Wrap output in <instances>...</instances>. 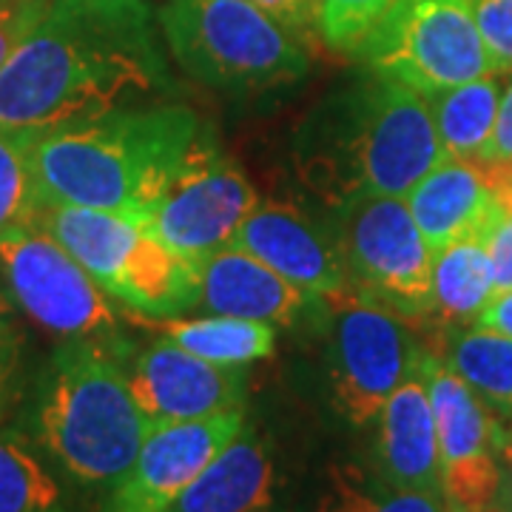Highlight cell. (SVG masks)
<instances>
[{
	"mask_svg": "<svg viewBox=\"0 0 512 512\" xmlns=\"http://www.w3.org/2000/svg\"><path fill=\"white\" fill-rule=\"evenodd\" d=\"M274 504V461L248 424L225 444L168 512H268Z\"/></svg>",
	"mask_w": 512,
	"mask_h": 512,
	"instance_id": "cell-19",
	"label": "cell"
},
{
	"mask_svg": "<svg viewBox=\"0 0 512 512\" xmlns=\"http://www.w3.org/2000/svg\"><path fill=\"white\" fill-rule=\"evenodd\" d=\"M484 245L493 265V296L512 291V214L498 211V217L484 231Z\"/></svg>",
	"mask_w": 512,
	"mask_h": 512,
	"instance_id": "cell-30",
	"label": "cell"
},
{
	"mask_svg": "<svg viewBox=\"0 0 512 512\" xmlns=\"http://www.w3.org/2000/svg\"><path fill=\"white\" fill-rule=\"evenodd\" d=\"M476 325L512 336V291L490 296V302L484 305V311L476 316Z\"/></svg>",
	"mask_w": 512,
	"mask_h": 512,
	"instance_id": "cell-35",
	"label": "cell"
},
{
	"mask_svg": "<svg viewBox=\"0 0 512 512\" xmlns=\"http://www.w3.org/2000/svg\"><path fill=\"white\" fill-rule=\"evenodd\" d=\"M168 86L146 0H52L0 72V131L35 140Z\"/></svg>",
	"mask_w": 512,
	"mask_h": 512,
	"instance_id": "cell-1",
	"label": "cell"
},
{
	"mask_svg": "<svg viewBox=\"0 0 512 512\" xmlns=\"http://www.w3.org/2000/svg\"><path fill=\"white\" fill-rule=\"evenodd\" d=\"M35 441L83 487L126 473L154 430L128 384V353L114 339H66L35 387Z\"/></svg>",
	"mask_w": 512,
	"mask_h": 512,
	"instance_id": "cell-3",
	"label": "cell"
},
{
	"mask_svg": "<svg viewBox=\"0 0 512 512\" xmlns=\"http://www.w3.org/2000/svg\"><path fill=\"white\" fill-rule=\"evenodd\" d=\"M478 160L481 163H504V160H512V80L510 86L504 89V94H501L490 143L484 146Z\"/></svg>",
	"mask_w": 512,
	"mask_h": 512,
	"instance_id": "cell-32",
	"label": "cell"
},
{
	"mask_svg": "<svg viewBox=\"0 0 512 512\" xmlns=\"http://www.w3.org/2000/svg\"><path fill=\"white\" fill-rule=\"evenodd\" d=\"M52 0H0V72Z\"/></svg>",
	"mask_w": 512,
	"mask_h": 512,
	"instance_id": "cell-29",
	"label": "cell"
},
{
	"mask_svg": "<svg viewBox=\"0 0 512 512\" xmlns=\"http://www.w3.org/2000/svg\"><path fill=\"white\" fill-rule=\"evenodd\" d=\"M495 72H512V0H470Z\"/></svg>",
	"mask_w": 512,
	"mask_h": 512,
	"instance_id": "cell-28",
	"label": "cell"
},
{
	"mask_svg": "<svg viewBox=\"0 0 512 512\" xmlns=\"http://www.w3.org/2000/svg\"><path fill=\"white\" fill-rule=\"evenodd\" d=\"M404 200L433 254L458 239L484 237L501 211L481 165L458 157L424 174Z\"/></svg>",
	"mask_w": 512,
	"mask_h": 512,
	"instance_id": "cell-18",
	"label": "cell"
},
{
	"mask_svg": "<svg viewBox=\"0 0 512 512\" xmlns=\"http://www.w3.org/2000/svg\"><path fill=\"white\" fill-rule=\"evenodd\" d=\"M404 0H316V29L333 52L362 55L365 43Z\"/></svg>",
	"mask_w": 512,
	"mask_h": 512,
	"instance_id": "cell-25",
	"label": "cell"
},
{
	"mask_svg": "<svg viewBox=\"0 0 512 512\" xmlns=\"http://www.w3.org/2000/svg\"><path fill=\"white\" fill-rule=\"evenodd\" d=\"M501 493L495 501V512H512V427H507L504 441H501Z\"/></svg>",
	"mask_w": 512,
	"mask_h": 512,
	"instance_id": "cell-36",
	"label": "cell"
},
{
	"mask_svg": "<svg viewBox=\"0 0 512 512\" xmlns=\"http://www.w3.org/2000/svg\"><path fill=\"white\" fill-rule=\"evenodd\" d=\"M94 276V282L137 313L174 319L200 296L197 265L165 245L143 220L114 211L40 202L32 217Z\"/></svg>",
	"mask_w": 512,
	"mask_h": 512,
	"instance_id": "cell-4",
	"label": "cell"
},
{
	"mask_svg": "<svg viewBox=\"0 0 512 512\" xmlns=\"http://www.w3.org/2000/svg\"><path fill=\"white\" fill-rule=\"evenodd\" d=\"M0 282L15 308L57 339H114L111 296L35 222L0 234Z\"/></svg>",
	"mask_w": 512,
	"mask_h": 512,
	"instance_id": "cell-9",
	"label": "cell"
},
{
	"mask_svg": "<svg viewBox=\"0 0 512 512\" xmlns=\"http://www.w3.org/2000/svg\"><path fill=\"white\" fill-rule=\"evenodd\" d=\"M481 171L487 177V185L493 191L495 202L504 214H512V160H504V163H481Z\"/></svg>",
	"mask_w": 512,
	"mask_h": 512,
	"instance_id": "cell-34",
	"label": "cell"
},
{
	"mask_svg": "<svg viewBox=\"0 0 512 512\" xmlns=\"http://www.w3.org/2000/svg\"><path fill=\"white\" fill-rule=\"evenodd\" d=\"M333 308L330 325V399L342 419L367 427L379 419L393 390L419 367L424 348L407 319L345 291L325 299Z\"/></svg>",
	"mask_w": 512,
	"mask_h": 512,
	"instance_id": "cell-10",
	"label": "cell"
},
{
	"mask_svg": "<svg viewBox=\"0 0 512 512\" xmlns=\"http://www.w3.org/2000/svg\"><path fill=\"white\" fill-rule=\"evenodd\" d=\"M441 362L450 367L498 419H512V336L481 325L450 328Z\"/></svg>",
	"mask_w": 512,
	"mask_h": 512,
	"instance_id": "cell-20",
	"label": "cell"
},
{
	"mask_svg": "<svg viewBox=\"0 0 512 512\" xmlns=\"http://www.w3.org/2000/svg\"><path fill=\"white\" fill-rule=\"evenodd\" d=\"M234 248L256 256L276 274L319 299L350 291L339 245L302 211L285 202H256L234 234Z\"/></svg>",
	"mask_w": 512,
	"mask_h": 512,
	"instance_id": "cell-15",
	"label": "cell"
},
{
	"mask_svg": "<svg viewBox=\"0 0 512 512\" xmlns=\"http://www.w3.org/2000/svg\"><path fill=\"white\" fill-rule=\"evenodd\" d=\"M376 461L390 490L441 495V453L427 382L416 367L379 413Z\"/></svg>",
	"mask_w": 512,
	"mask_h": 512,
	"instance_id": "cell-17",
	"label": "cell"
},
{
	"mask_svg": "<svg viewBox=\"0 0 512 512\" xmlns=\"http://www.w3.org/2000/svg\"><path fill=\"white\" fill-rule=\"evenodd\" d=\"M419 367L439 433L441 498L447 510L495 512L501 493L498 450L507 427L441 356L424 350Z\"/></svg>",
	"mask_w": 512,
	"mask_h": 512,
	"instance_id": "cell-12",
	"label": "cell"
},
{
	"mask_svg": "<svg viewBox=\"0 0 512 512\" xmlns=\"http://www.w3.org/2000/svg\"><path fill=\"white\" fill-rule=\"evenodd\" d=\"M359 57L379 77H393L424 97L498 74L470 0H404Z\"/></svg>",
	"mask_w": 512,
	"mask_h": 512,
	"instance_id": "cell-7",
	"label": "cell"
},
{
	"mask_svg": "<svg viewBox=\"0 0 512 512\" xmlns=\"http://www.w3.org/2000/svg\"><path fill=\"white\" fill-rule=\"evenodd\" d=\"M40 194L29 160V140L0 131V234L32 222Z\"/></svg>",
	"mask_w": 512,
	"mask_h": 512,
	"instance_id": "cell-26",
	"label": "cell"
},
{
	"mask_svg": "<svg viewBox=\"0 0 512 512\" xmlns=\"http://www.w3.org/2000/svg\"><path fill=\"white\" fill-rule=\"evenodd\" d=\"M319 512H450L444 498L436 493L390 490L382 498L367 495L350 484H336L322 501Z\"/></svg>",
	"mask_w": 512,
	"mask_h": 512,
	"instance_id": "cell-27",
	"label": "cell"
},
{
	"mask_svg": "<svg viewBox=\"0 0 512 512\" xmlns=\"http://www.w3.org/2000/svg\"><path fill=\"white\" fill-rule=\"evenodd\" d=\"M256 202L254 185L202 126L143 222L165 245L197 265L234 242Z\"/></svg>",
	"mask_w": 512,
	"mask_h": 512,
	"instance_id": "cell-11",
	"label": "cell"
},
{
	"mask_svg": "<svg viewBox=\"0 0 512 512\" xmlns=\"http://www.w3.org/2000/svg\"><path fill=\"white\" fill-rule=\"evenodd\" d=\"M251 3L279 20L282 26H288L291 32L293 29L305 32L316 26V0H251Z\"/></svg>",
	"mask_w": 512,
	"mask_h": 512,
	"instance_id": "cell-33",
	"label": "cell"
},
{
	"mask_svg": "<svg viewBox=\"0 0 512 512\" xmlns=\"http://www.w3.org/2000/svg\"><path fill=\"white\" fill-rule=\"evenodd\" d=\"M157 20L174 60L222 92L276 89L308 72L291 29L251 0H165Z\"/></svg>",
	"mask_w": 512,
	"mask_h": 512,
	"instance_id": "cell-5",
	"label": "cell"
},
{
	"mask_svg": "<svg viewBox=\"0 0 512 512\" xmlns=\"http://www.w3.org/2000/svg\"><path fill=\"white\" fill-rule=\"evenodd\" d=\"M336 245L350 291L404 319L433 311V251L404 197L345 200Z\"/></svg>",
	"mask_w": 512,
	"mask_h": 512,
	"instance_id": "cell-8",
	"label": "cell"
},
{
	"mask_svg": "<svg viewBox=\"0 0 512 512\" xmlns=\"http://www.w3.org/2000/svg\"><path fill=\"white\" fill-rule=\"evenodd\" d=\"M9 336H20L18 308L9 299V293L0 288V339H9Z\"/></svg>",
	"mask_w": 512,
	"mask_h": 512,
	"instance_id": "cell-37",
	"label": "cell"
},
{
	"mask_svg": "<svg viewBox=\"0 0 512 512\" xmlns=\"http://www.w3.org/2000/svg\"><path fill=\"white\" fill-rule=\"evenodd\" d=\"M245 424V407H239L208 419L154 427L134 464L106 490L97 512H168L202 467L237 439Z\"/></svg>",
	"mask_w": 512,
	"mask_h": 512,
	"instance_id": "cell-13",
	"label": "cell"
},
{
	"mask_svg": "<svg viewBox=\"0 0 512 512\" xmlns=\"http://www.w3.org/2000/svg\"><path fill=\"white\" fill-rule=\"evenodd\" d=\"M501 94H504L501 80L495 74H487L427 97L447 157H458V160L481 157L493 134Z\"/></svg>",
	"mask_w": 512,
	"mask_h": 512,
	"instance_id": "cell-22",
	"label": "cell"
},
{
	"mask_svg": "<svg viewBox=\"0 0 512 512\" xmlns=\"http://www.w3.org/2000/svg\"><path fill=\"white\" fill-rule=\"evenodd\" d=\"M165 339L188 353L217 362V365L245 367L271 356L276 348V328L254 319L234 316H202V319H168Z\"/></svg>",
	"mask_w": 512,
	"mask_h": 512,
	"instance_id": "cell-23",
	"label": "cell"
},
{
	"mask_svg": "<svg viewBox=\"0 0 512 512\" xmlns=\"http://www.w3.org/2000/svg\"><path fill=\"white\" fill-rule=\"evenodd\" d=\"M493 296V265L484 237L458 239L433 254V311L447 328L473 325Z\"/></svg>",
	"mask_w": 512,
	"mask_h": 512,
	"instance_id": "cell-21",
	"label": "cell"
},
{
	"mask_svg": "<svg viewBox=\"0 0 512 512\" xmlns=\"http://www.w3.org/2000/svg\"><path fill=\"white\" fill-rule=\"evenodd\" d=\"M128 384L151 427L239 410L248 396L242 367L200 359L171 339L128 359Z\"/></svg>",
	"mask_w": 512,
	"mask_h": 512,
	"instance_id": "cell-14",
	"label": "cell"
},
{
	"mask_svg": "<svg viewBox=\"0 0 512 512\" xmlns=\"http://www.w3.org/2000/svg\"><path fill=\"white\" fill-rule=\"evenodd\" d=\"M200 131L185 106H128L46 131L29 140L40 202L146 220Z\"/></svg>",
	"mask_w": 512,
	"mask_h": 512,
	"instance_id": "cell-2",
	"label": "cell"
},
{
	"mask_svg": "<svg viewBox=\"0 0 512 512\" xmlns=\"http://www.w3.org/2000/svg\"><path fill=\"white\" fill-rule=\"evenodd\" d=\"M23 376V333L0 339V421L9 416L20 396Z\"/></svg>",
	"mask_w": 512,
	"mask_h": 512,
	"instance_id": "cell-31",
	"label": "cell"
},
{
	"mask_svg": "<svg viewBox=\"0 0 512 512\" xmlns=\"http://www.w3.org/2000/svg\"><path fill=\"white\" fill-rule=\"evenodd\" d=\"M197 305L211 316L254 319L265 325H293L319 296L302 291L274 268L234 245L197 262Z\"/></svg>",
	"mask_w": 512,
	"mask_h": 512,
	"instance_id": "cell-16",
	"label": "cell"
},
{
	"mask_svg": "<svg viewBox=\"0 0 512 512\" xmlns=\"http://www.w3.org/2000/svg\"><path fill=\"white\" fill-rule=\"evenodd\" d=\"M342 148L348 197H407L424 174L447 160L427 97L393 77L350 94Z\"/></svg>",
	"mask_w": 512,
	"mask_h": 512,
	"instance_id": "cell-6",
	"label": "cell"
},
{
	"mask_svg": "<svg viewBox=\"0 0 512 512\" xmlns=\"http://www.w3.org/2000/svg\"><path fill=\"white\" fill-rule=\"evenodd\" d=\"M0 512H69L57 478L15 430H0Z\"/></svg>",
	"mask_w": 512,
	"mask_h": 512,
	"instance_id": "cell-24",
	"label": "cell"
}]
</instances>
